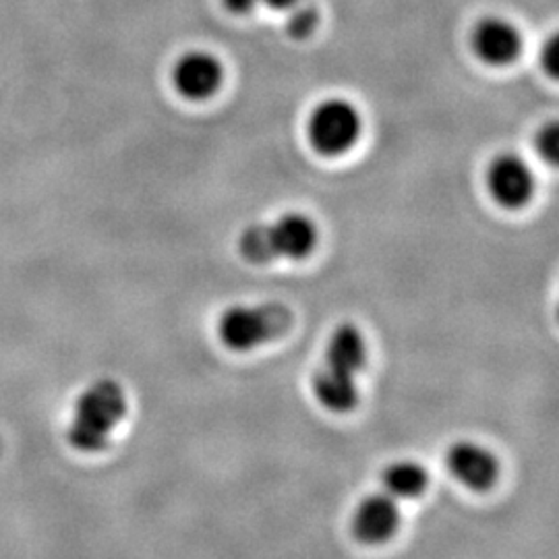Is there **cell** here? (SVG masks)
<instances>
[{
  "label": "cell",
  "instance_id": "cell-1",
  "mask_svg": "<svg viewBox=\"0 0 559 559\" xmlns=\"http://www.w3.org/2000/svg\"><path fill=\"white\" fill-rule=\"evenodd\" d=\"M367 365V342L357 325L342 323L325 346L316 376L313 394L334 415H348L359 406L357 378Z\"/></svg>",
  "mask_w": 559,
  "mask_h": 559
},
{
  "label": "cell",
  "instance_id": "cell-2",
  "mask_svg": "<svg viewBox=\"0 0 559 559\" xmlns=\"http://www.w3.org/2000/svg\"><path fill=\"white\" fill-rule=\"evenodd\" d=\"M320 240L316 222L300 212H286L272 224H251L240 233V258L253 265L276 260L300 261L309 258Z\"/></svg>",
  "mask_w": 559,
  "mask_h": 559
},
{
  "label": "cell",
  "instance_id": "cell-3",
  "mask_svg": "<svg viewBox=\"0 0 559 559\" xmlns=\"http://www.w3.org/2000/svg\"><path fill=\"white\" fill-rule=\"evenodd\" d=\"M124 415L127 396L119 383L112 380L96 381L75 402L69 441L75 450L85 454L102 452Z\"/></svg>",
  "mask_w": 559,
  "mask_h": 559
},
{
  "label": "cell",
  "instance_id": "cell-4",
  "mask_svg": "<svg viewBox=\"0 0 559 559\" xmlns=\"http://www.w3.org/2000/svg\"><path fill=\"white\" fill-rule=\"evenodd\" d=\"M293 328V313L280 302L235 305L218 320V338L233 353H249L284 336Z\"/></svg>",
  "mask_w": 559,
  "mask_h": 559
},
{
  "label": "cell",
  "instance_id": "cell-5",
  "mask_svg": "<svg viewBox=\"0 0 559 559\" xmlns=\"http://www.w3.org/2000/svg\"><path fill=\"white\" fill-rule=\"evenodd\" d=\"M362 119L357 106L344 98H325L307 120L309 145L325 158H338L359 143Z\"/></svg>",
  "mask_w": 559,
  "mask_h": 559
},
{
  "label": "cell",
  "instance_id": "cell-6",
  "mask_svg": "<svg viewBox=\"0 0 559 559\" xmlns=\"http://www.w3.org/2000/svg\"><path fill=\"white\" fill-rule=\"evenodd\" d=\"M485 182L491 200L503 210H522L535 195V175L516 154H500L489 162Z\"/></svg>",
  "mask_w": 559,
  "mask_h": 559
},
{
  "label": "cell",
  "instance_id": "cell-7",
  "mask_svg": "<svg viewBox=\"0 0 559 559\" xmlns=\"http://www.w3.org/2000/svg\"><path fill=\"white\" fill-rule=\"evenodd\" d=\"M445 464L452 477L475 493L491 491L500 480V460L477 441L452 443L445 454Z\"/></svg>",
  "mask_w": 559,
  "mask_h": 559
},
{
  "label": "cell",
  "instance_id": "cell-8",
  "mask_svg": "<svg viewBox=\"0 0 559 559\" xmlns=\"http://www.w3.org/2000/svg\"><path fill=\"white\" fill-rule=\"evenodd\" d=\"M170 80L182 98L191 102L210 100L222 87L224 67L212 52L189 50L175 60Z\"/></svg>",
  "mask_w": 559,
  "mask_h": 559
},
{
  "label": "cell",
  "instance_id": "cell-9",
  "mask_svg": "<svg viewBox=\"0 0 559 559\" xmlns=\"http://www.w3.org/2000/svg\"><path fill=\"white\" fill-rule=\"evenodd\" d=\"M400 528L399 501L388 493H373L359 501L350 520L353 537L376 547L392 539Z\"/></svg>",
  "mask_w": 559,
  "mask_h": 559
},
{
  "label": "cell",
  "instance_id": "cell-10",
  "mask_svg": "<svg viewBox=\"0 0 559 559\" xmlns=\"http://www.w3.org/2000/svg\"><path fill=\"white\" fill-rule=\"evenodd\" d=\"M471 46L477 59L485 64L508 67L519 59L522 36L514 23L503 17H485L475 25L471 34Z\"/></svg>",
  "mask_w": 559,
  "mask_h": 559
},
{
  "label": "cell",
  "instance_id": "cell-11",
  "mask_svg": "<svg viewBox=\"0 0 559 559\" xmlns=\"http://www.w3.org/2000/svg\"><path fill=\"white\" fill-rule=\"evenodd\" d=\"M381 483L394 500H417L429 487V473L415 460H399L383 468Z\"/></svg>",
  "mask_w": 559,
  "mask_h": 559
},
{
  "label": "cell",
  "instance_id": "cell-12",
  "mask_svg": "<svg viewBox=\"0 0 559 559\" xmlns=\"http://www.w3.org/2000/svg\"><path fill=\"white\" fill-rule=\"evenodd\" d=\"M286 13H288V17H286V29H288V34H290L293 38H297V40L309 38V36L316 32L318 23H320V11H318V7L311 4V2H302V0H299V2H297L295 7H290Z\"/></svg>",
  "mask_w": 559,
  "mask_h": 559
},
{
  "label": "cell",
  "instance_id": "cell-13",
  "mask_svg": "<svg viewBox=\"0 0 559 559\" xmlns=\"http://www.w3.org/2000/svg\"><path fill=\"white\" fill-rule=\"evenodd\" d=\"M535 147L539 152L540 158L547 162L558 160L559 152V129L556 122H549L545 127H540L535 140Z\"/></svg>",
  "mask_w": 559,
  "mask_h": 559
},
{
  "label": "cell",
  "instance_id": "cell-14",
  "mask_svg": "<svg viewBox=\"0 0 559 559\" xmlns=\"http://www.w3.org/2000/svg\"><path fill=\"white\" fill-rule=\"evenodd\" d=\"M558 40L551 38V40L545 44V48H543V52H540V59H545L543 60V64H545V69H547L549 75H556V73H558V64H556V62H558Z\"/></svg>",
  "mask_w": 559,
  "mask_h": 559
},
{
  "label": "cell",
  "instance_id": "cell-15",
  "mask_svg": "<svg viewBox=\"0 0 559 559\" xmlns=\"http://www.w3.org/2000/svg\"><path fill=\"white\" fill-rule=\"evenodd\" d=\"M226 11L235 13V15H249L255 11V7L260 4L261 0H222Z\"/></svg>",
  "mask_w": 559,
  "mask_h": 559
},
{
  "label": "cell",
  "instance_id": "cell-16",
  "mask_svg": "<svg viewBox=\"0 0 559 559\" xmlns=\"http://www.w3.org/2000/svg\"><path fill=\"white\" fill-rule=\"evenodd\" d=\"M263 4L276 9V11H288L290 7H295L299 0H261Z\"/></svg>",
  "mask_w": 559,
  "mask_h": 559
}]
</instances>
